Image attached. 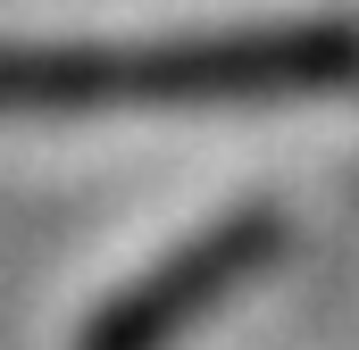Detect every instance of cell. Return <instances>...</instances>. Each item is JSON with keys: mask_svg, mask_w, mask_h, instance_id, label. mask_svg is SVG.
Segmentation results:
<instances>
[{"mask_svg": "<svg viewBox=\"0 0 359 350\" xmlns=\"http://www.w3.org/2000/svg\"><path fill=\"white\" fill-rule=\"evenodd\" d=\"M359 84V17H292L176 42H0V117L284 108Z\"/></svg>", "mask_w": 359, "mask_h": 350, "instance_id": "6da1fadb", "label": "cell"}, {"mask_svg": "<svg viewBox=\"0 0 359 350\" xmlns=\"http://www.w3.org/2000/svg\"><path fill=\"white\" fill-rule=\"evenodd\" d=\"M292 225L276 200H234L217 209L201 234H184L176 251L126 275L84 326H76V350H176L201 317H217L243 284H259L276 259H284Z\"/></svg>", "mask_w": 359, "mask_h": 350, "instance_id": "7a4b0ae2", "label": "cell"}]
</instances>
